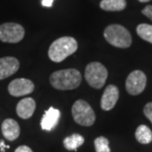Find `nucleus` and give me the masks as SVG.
<instances>
[{"mask_svg":"<svg viewBox=\"0 0 152 152\" xmlns=\"http://www.w3.org/2000/svg\"><path fill=\"white\" fill-rule=\"evenodd\" d=\"M126 7V0H102L100 2V8L105 11L117 12L123 11Z\"/></svg>","mask_w":152,"mask_h":152,"instance_id":"nucleus-14","label":"nucleus"},{"mask_svg":"<svg viewBox=\"0 0 152 152\" xmlns=\"http://www.w3.org/2000/svg\"><path fill=\"white\" fill-rule=\"evenodd\" d=\"M135 138L139 143L148 144L152 141V132L148 126L141 124L135 130Z\"/></svg>","mask_w":152,"mask_h":152,"instance_id":"nucleus-15","label":"nucleus"},{"mask_svg":"<svg viewBox=\"0 0 152 152\" xmlns=\"http://www.w3.org/2000/svg\"><path fill=\"white\" fill-rule=\"evenodd\" d=\"M9 147H10L9 145H5V144H4V141H3V140H0V151L5 152V149H8Z\"/></svg>","mask_w":152,"mask_h":152,"instance_id":"nucleus-23","label":"nucleus"},{"mask_svg":"<svg viewBox=\"0 0 152 152\" xmlns=\"http://www.w3.org/2000/svg\"><path fill=\"white\" fill-rule=\"evenodd\" d=\"M118 96H120V93H118V87L115 86V85H109L102 95L101 108L104 111L112 110L117 104Z\"/></svg>","mask_w":152,"mask_h":152,"instance_id":"nucleus-10","label":"nucleus"},{"mask_svg":"<svg viewBox=\"0 0 152 152\" xmlns=\"http://www.w3.org/2000/svg\"><path fill=\"white\" fill-rule=\"evenodd\" d=\"M36 110V102L33 98H24L23 100L18 103L16 107L17 115L21 118L24 120H28L34 115V112Z\"/></svg>","mask_w":152,"mask_h":152,"instance_id":"nucleus-12","label":"nucleus"},{"mask_svg":"<svg viewBox=\"0 0 152 152\" xmlns=\"http://www.w3.org/2000/svg\"><path fill=\"white\" fill-rule=\"evenodd\" d=\"M146 75L141 70L130 72L126 80V89L130 95L136 96L142 93L146 87Z\"/></svg>","mask_w":152,"mask_h":152,"instance_id":"nucleus-7","label":"nucleus"},{"mask_svg":"<svg viewBox=\"0 0 152 152\" xmlns=\"http://www.w3.org/2000/svg\"><path fill=\"white\" fill-rule=\"evenodd\" d=\"M19 67V60L13 56H5L0 58V80L15 74Z\"/></svg>","mask_w":152,"mask_h":152,"instance_id":"nucleus-9","label":"nucleus"},{"mask_svg":"<svg viewBox=\"0 0 152 152\" xmlns=\"http://www.w3.org/2000/svg\"><path fill=\"white\" fill-rule=\"evenodd\" d=\"M136 33L142 39L152 44V25L149 24H139L136 28Z\"/></svg>","mask_w":152,"mask_h":152,"instance_id":"nucleus-17","label":"nucleus"},{"mask_svg":"<svg viewBox=\"0 0 152 152\" xmlns=\"http://www.w3.org/2000/svg\"><path fill=\"white\" fill-rule=\"evenodd\" d=\"M2 133L9 141H13L17 139L20 135L19 124L13 118H7L2 123L1 126Z\"/></svg>","mask_w":152,"mask_h":152,"instance_id":"nucleus-13","label":"nucleus"},{"mask_svg":"<svg viewBox=\"0 0 152 152\" xmlns=\"http://www.w3.org/2000/svg\"><path fill=\"white\" fill-rule=\"evenodd\" d=\"M142 14L152 21V5H147L146 7H144L142 10Z\"/></svg>","mask_w":152,"mask_h":152,"instance_id":"nucleus-20","label":"nucleus"},{"mask_svg":"<svg viewBox=\"0 0 152 152\" xmlns=\"http://www.w3.org/2000/svg\"><path fill=\"white\" fill-rule=\"evenodd\" d=\"M60 118V112L57 109L50 107L48 111H45L44 117L42 118L41 126L44 130L50 132L56 126Z\"/></svg>","mask_w":152,"mask_h":152,"instance_id":"nucleus-11","label":"nucleus"},{"mask_svg":"<svg viewBox=\"0 0 152 152\" xmlns=\"http://www.w3.org/2000/svg\"><path fill=\"white\" fill-rule=\"evenodd\" d=\"M25 30L20 24L4 23L0 25V41L9 44H16L23 39Z\"/></svg>","mask_w":152,"mask_h":152,"instance_id":"nucleus-6","label":"nucleus"},{"mask_svg":"<svg viewBox=\"0 0 152 152\" xmlns=\"http://www.w3.org/2000/svg\"><path fill=\"white\" fill-rule=\"evenodd\" d=\"M81 73L74 68L54 71L50 77L51 86L63 91L76 89L81 84Z\"/></svg>","mask_w":152,"mask_h":152,"instance_id":"nucleus-1","label":"nucleus"},{"mask_svg":"<svg viewBox=\"0 0 152 152\" xmlns=\"http://www.w3.org/2000/svg\"><path fill=\"white\" fill-rule=\"evenodd\" d=\"M139 2H141V3H144V2H148V1H150V0H138Z\"/></svg>","mask_w":152,"mask_h":152,"instance_id":"nucleus-24","label":"nucleus"},{"mask_svg":"<svg viewBox=\"0 0 152 152\" xmlns=\"http://www.w3.org/2000/svg\"><path fill=\"white\" fill-rule=\"evenodd\" d=\"M96 152H111L109 146V140L104 136H99L94 141Z\"/></svg>","mask_w":152,"mask_h":152,"instance_id":"nucleus-18","label":"nucleus"},{"mask_svg":"<svg viewBox=\"0 0 152 152\" xmlns=\"http://www.w3.org/2000/svg\"><path fill=\"white\" fill-rule=\"evenodd\" d=\"M143 113L145 115V117H146L152 124V102L147 103V104L145 105V107L143 109Z\"/></svg>","mask_w":152,"mask_h":152,"instance_id":"nucleus-19","label":"nucleus"},{"mask_svg":"<svg viewBox=\"0 0 152 152\" xmlns=\"http://www.w3.org/2000/svg\"><path fill=\"white\" fill-rule=\"evenodd\" d=\"M107 77V68L100 62H91L85 68V79L87 83L95 89H101L105 85Z\"/></svg>","mask_w":152,"mask_h":152,"instance_id":"nucleus-4","label":"nucleus"},{"mask_svg":"<svg viewBox=\"0 0 152 152\" xmlns=\"http://www.w3.org/2000/svg\"><path fill=\"white\" fill-rule=\"evenodd\" d=\"M84 143V137L80 134H72L64 138L63 145L67 150L74 151L77 150L78 147H80Z\"/></svg>","mask_w":152,"mask_h":152,"instance_id":"nucleus-16","label":"nucleus"},{"mask_svg":"<svg viewBox=\"0 0 152 152\" xmlns=\"http://www.w3.org/2000/svg\"><path fill=\"white\" fill-rule=\"evenodd\" d=\"M104 37L110 45L120 48H129L132 42L130 33L124 26L118 24L108 26L104 31Z\"/></svg>","mask_w":152,"mask_h":152,"instance_id":"nucleus-3","label":"nucleus"},{"mask_svg":"<svg viewBox=\"0 0 152 152\" xmlns=\"http://www.w3.org/2000/svg\"><path fill=\"white\" fill-rule=\"evenodd\" d=\"M15 152H33V150L29 146H26V145H21V146L16 148Z\"/></svg>","mask_w":152,"mask_h":152,"instance_id":"nucleus-21","label":"nucleus"},{"mask_svg":"<svg viewBox=\"0 0 152 152\" xmlns=\"http://www.w3.org/2000/svg\"><path fill=\"white\" fill-rule=\"evenodd\" d=\"M54 0H42V5L44 7H47V8H50L53 6V3Z\"/></svg>","mask_w":152,"mask_h":152,"instance_id":"nucleus-22","label":"nucleus"},{"mask_svg":"<svg viewBox=\"0 0 152 152\" xmlns=\"http://www.w3.org/2000/svg\"><path fill=\"white\" fill-rule=\"evenodd\" d=\"M78 48L76 39L72 37H62L56 39L48 48V57L53 62H61L73 54Z\"/></svg>","mask_w":152,"mask_h":152,"instance_id":"nucleus-2","label":"nucleus"},{"mask_svg":"<svg viewBox=\"0 0 152 152\" xmlns=\"http://www.w3.org/2000/svg\"><path fill=\"white\" fill-rule=\"evenodd\" d=\"M35 89L34 83L26 78H17L8 85V92L11 96L21 97L31 94Z\"/></svg>","mask_w":152,"mask_h":152,"instance_id":"nucleus-8","label":"nucleus"},{"mask_svg":"<svg viewBox=\"0 0 152 152\" xmlns=\"http://www.w3.org/2000/svg\"><path fill=\"white\" fill-rule=\"evenodd\" d=\"M72 117L80 126H90L95 123L96 115L92 107L84 100H77L72 106Z\"/></svg>","mask_w":152,"mask_h":152,"instance_id":"nucleus-5","label":"nucleus"}]
</instances>
